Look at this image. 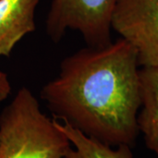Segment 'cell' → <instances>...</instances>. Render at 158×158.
Listing matches in <instances>:
<instances>
[{
    "label": "cell",
    "instance_id": "cell-1",
    "mask_svg": "<svg viewBox=\"0 0 158 158\" xmlns=\"http://www.w3.org/2000/svg\"><path fill=\"white\" fill-rule=\"evenodd\" d=\"M139 65L135 48L122 38L88 46L63 59L40 97L53 118L108 146L132 147L140 133Z\"/></svg>",
    "mask_w": 158,
    "mask_h": 158
},
{
    "label": "cell",
    "instance_id": "cell-8",
    "mask_svg": "<svg viewBox=\"0 0 158 158\" xmlns=\"http://www.w3.org/2000/svg\"><path fill=\"white\" fill-rule=\"evenodd\" d=\"M11 86L8 76L0 70V104L10 95Z\"/></svg>",
    "mask_w": 158,
    "mask_h": 158
},
{
    "label": "cell",
    "instance_id": "cell-3",
    "mask_svg": "<svg viewBox=\"0 0 158 158\" xmlns=\"http://www.w3.org/2000/svg\"><path fill=\"white\" fill-rule=\"evenodd\" d=\"M118 0H53L46 31L59 42L68 30L81 34L89 47H104L112 42L111 20Z\"/></svg>",
    "mask_w": 158,
    "mask_h": 158
},
{
    "label": "cell",
    "instance_id": "cell-6",
    "mask_svg": "<svg viewBox=\"0 0 158 158\" xmlns=\"http://www.w3.org/2000/svg\"><path fill=\"white\" fill-rule=\"evenodd\" d=\"M141 77V111L137 122L147 147L158 158V68L143 67Z\"/></svg>",
    "mask_w": 158,
    "mask_h": 158
},
{
    "label": "cell",
    "instance_id": "cell-7",
    "mask_svg": "<svg viewBox=\"0 0 158 158\" xmlns=\"http://www.w3.org/2000/svg\"><path fill=\"white\" fill-rule=\"evenodd\" d=\"M72 145L69 158H133L131 147L119 145L115 148L85 135L63 120L53 118Z\"/></svg>",
    "mask_w": 158,
    "mask_h": 158
},
{
    "label": "cell",
    "instance_id": "cell-5",
    "mask_svg": "<svg viewBox=\"0 0 158 158\" xmlns=\"http://www.w3.org/2000/svg\"><path fill=\"white\" fill-rule=\"evenodd\" d=\"M40 0H0V56L35 30L34 12Z\"/></svg>",
    "mask_w": 158,
    "mask_h": 158
},
{
    "label": "cell",
    "instance_id": "cell-2",
    "mask_svg": "<svg viewBox=\"0 0 158 158\" xmlns=\"http://www.w3.org/2000/svg\"><path fill=\"white\" fill-rule=\"evenodd\" d=\"M72 145L27 87L0 114V158H69Z\"/></svg>",
    "mask_w": 158,
    "mask_h": 158
},
{
    "label": "cell",
    "instance_id": "cell-4",
    "mask_svg": "<svg viewBox=\"0 0 158 158\" xmlns=\"http://www.w3.org/2000/svg\"><path fill=\"white\" fill-rule=\"evenodd\" d=\"M111 27L135 48L140 65L158 68V0H118Z\"/></svg>",
    "mask_w": 158,
    "mask_h": 158
}]
</instances>
